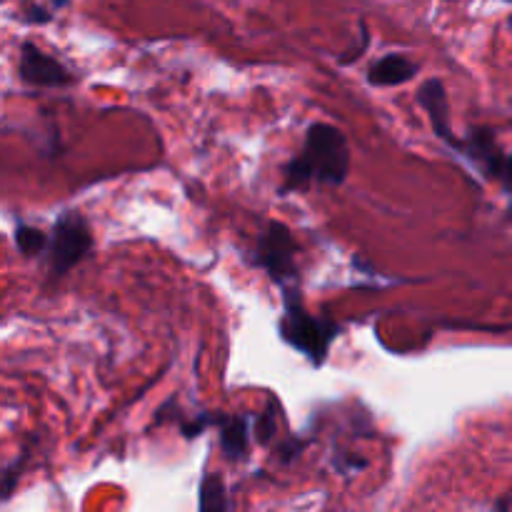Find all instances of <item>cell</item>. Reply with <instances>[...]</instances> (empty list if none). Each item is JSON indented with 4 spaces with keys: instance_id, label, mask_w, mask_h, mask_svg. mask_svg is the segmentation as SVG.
Listing matches in <instances>:
<instances>
[{
    "instance_id": "2",
    "label": "cell",
    "mask_w": 512,
    "mask_h": 512,
    "mask_svg": "<svg viewBox=\"0 0 512 512\" xmlns=\"http://www.w3.org/2000/svg\"><path fill=\"white\" fill-rule=\"evenodd\" d=\"M340 335V325L328 318H315L305 310L300 293L285 288L283 293V320H280V338L303 353L313 365H323L330 345Z\"/></svg>"
},
{
    "instance_id": "4",
    "label": "cell",
    "mask_w": 512,
    "mask_h": 512,
    "mask_svg": "<svg viewBox=\"0 0 512 512\" xmlns=\"http://www.w3.org/2000/svg\"><path fill=\"white\" fill-rule=\"evenodd\" d=\"M295 255H298V243H295L293 233L288 225L270 220L265 230L260 233L258 240V265L275 280L283 285L288 280L298 278V265H295Z\"/></svg>"
},
{
    "instance_id": "8",
    "label": "cell",
    "mask_w": 512,
    "mask_h": 512,
    "mask_svg": "<svg viewBox=\"0 0 512 512\" xmlns=\"http://www.w3.org/2000/svg\"><path fill=\"white\" fill-rule=\"evenodd\" d=\"M418 75V63L400 53L383 55L375 60L368 70V83L375 88H393V85H403Z\"/></svg>"
},
{
    "instance_id": "1",
    "label": "cell",
    "mask_w": 512,
    "mask_h": 512,
    "mask_svg": "<svg viewBox=\"0 0 512 512\" xmlns=\"http://www.w3.org/2000/svg\"><path fill=\"white\" fill-rule=\"evenodd\" d=\"M350 170V148L345 135L330 123H313L305 133L303 153L285 165L280 193L308 188L313 180L323 185H343Z\"/></svg>"
},
{
    "instance_id": "11",
    "label": "cell",
    "mask_w": 512,
    "mask_h": 512,
    "mask_svg": "<svg viewBox=\"0 0 512 512\" xmlns=\"http://www.w3.org/2000/svg\"><path fill=\"white\" fill-rule=\"evenodd\" d=\"M228 505L223 480L218 475H208L200 485V510H225Z\"/></svg>"
},
{
    "instance_id": "10",
    "label": "cell",
    "mask_w": 512,
    "mask_h": 512,
    "mask_svg": "<svg viewBox=\"0 0 512 512\" xmlns=\"http://www.w3.org/2000/svg\"><path fill=\"white\" fill-rule=\"evenodd\" d=\"M15 245H18V250L25 258H33V255L50 248V238L43 230L30 228V225H18V230H15Z\"/></svg>"
},
{
    "instance_id": "13",
    "label": "cell",
    "mask_w": 512,
    "mask_h": 512,
    "mask_svg": "<svg viewBox=\"0 0 512 512\" xmlns=\"http://www.w3.org/2000/svg\"><path fill=\"white\" fill-rule=\"evenodd\" d=\"M510 218H512V203H510Z\"/></svg>"
},
{
    "instance_id": "7",
    "label": "cell",
    "mask_w": 512,
    "mask_h": 512,
    "mask_svg": "<svg viewBox=\"0 0 512 512\" xmlns=\"http://www.w3.org/2000/svg\"><path fill=\"white\" fill-rule=\"evenodd\" d=\"M458 150H463L485 175H495L498 178L500 168H503V150H500L498 140H495L493 130H473L468 140H460Z\"/></svg>"
},
{
    "instance_id": "5",
    "label": "cell",
    "mask_w": 512,
    "mask_h": 512,
    "mask_svg": "<svg viewBox=\"0 0 512 512\" xmlns=\"http://www.w3.org/2000/svg\"><path fill=\"white\" fill-rule=\"evenodd\" d=\"M18 70L20 78L33 85V88H63L73 80V75L68 73V68L60 60H55L45 50L35 48L33 43H25L20 48Z\"/></svg>"
},
{
    "instance_id": "12",
    "label": "cell",
    "mask_w": 512,
    "mask_h": 512,
    "mask_svg": "<svg viewBox=\"0 0 512 512\" xmlns=\"http://www.w3.org/2000/svg\"><path fill=\"white\" fill-rule=\"evenodd\" d=\"M500 183H503V188L508 190V193L512 195V153L505 155L503 160V168H500Z\"/></svg>"
},
{
    "instance_id": "9",
    "label": "cell",
    "mask_w": 512,
    "mask_h": 512,
    "mask_svg": "<svg viewBox=\"0 0 512 512\" xmlns=\"http://www.w3.org/2000/svg\"><path fill=\"white\" fill-rule=\"evenodd\" d=\"M220 448L228 460H240L248 453V440H250V423L248 418H223L220 415Z\"/></svg>"
},
{
    "instance_id": "14",
    "label": "cell",
    "mask_w": 512,
    "mask_h": 512,
    "mask_svg": "<svg viewBox=\"0 0 512 512\" xmlns=\"http://www.w3.org/2000/svg\"><path fill=\"white\" fill-rule=\"evenodd\" d=\"M508 3H512V0H508Z\"/></svg>"
},
{
    "instance_id": "6",
    "label": "cell",
    "mask_w": 512,
    "mask_h": 512,
    "mask_svg": "<svg viewBox=\"0 0 512 512\" xmlns=\"http://www.w3.org/2000/svg\"><path fill=\"white\" fill-rule=\"evenodd\" d=\"M418 103L423 105L425 113H428L430 123H433V130L438 138H443L445 143L458 148L460 138H455L453 125H450V105H448V93H445L443 80L430 78L420 85Z\"/></svg>"
},
{
    "instance_id": "3",
    "label": "cell",
    "mask_w": 512,
    "mask_h": 512,
    "mask_svg": "<svg viewBox=\"0 0 512 512\" xmlns=\"http://www.w3.org/2000/svg\"><path fill=\"white\" fill-rule=\"evenodd\" d=\"M90 248H93V233L83 215L68 210L55 220L53 235H50V268L55 275H65L70 268H75Z\"/></svg>"
}]
</instances>
